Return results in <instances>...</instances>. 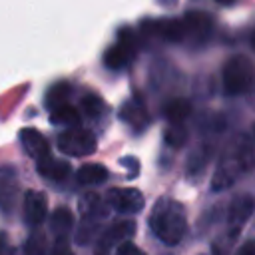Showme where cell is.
Segmentation results:
<instances>
[{
	"mask_svg": "<svg viewBox=\"0 0 255 255\" xmlns=\"http://www.w3.org/2000/svg\"><path fill=\"white\" fill-rule=\"evenodd\" d=\"M68 96H70V84L58 82V84H54L48 90V94H46V106L50 110H56V108L68 104Z\"/></svg>",
	"mask_w": 255,
	"mask_h": 255,
	"instance_id": "17",
	"label": "cell"
},
{
	"mask_svg": "<svg viewBox=\"0 0 255 255\" xmlns=\"http://www.w3.org/2000/svg\"><path fill=\"white\" fill-rule=\"evenodd\" d=\"M36 163H38V173L48 177V179L60 181V179H66L70 175V163L62 161V159H54L52 155H48V157H44Z\"/></svg>",
	"mask_w": 255,
	"mask_h": 255,
	"instance_id": "12",
	"label": "cell"
},
{
	"mask_svg": "<svg viewBox=\"0 0 255 255\" xmlns=\"http://www.w3.org/2000/svg\"><path fill=\"white\" fill-rule=\"evenodd\" d=\"M48 213V199L42 191L28 189L24 193V219L28 225L36 227L46 219Z\"/></svg>",
	"mask_w": 255,
	"mask_h": 255,
	"instance_id": "7",
	"label": "cell"
},
{
	"mask_svg": "<svg viewBox=\"0 0 255 255\" xmlns=\"http://www.w3.org/2000/svg\"><path fill=\"white\" fill-rule=\"evenodd\" d=\"M20 141H22L24 151L32 159H36V161H40V159H44V157L50 155V145H48L46 137L38 129H34V128L20 129Z\"/></svg>",
	"mask_w": 255,
	"mask_h": 255,
	"instance_id": "8",
	"label": "cell"
},
{
	"mask_svg": "<svg viewBox=\"0 0 255 255\" xmlns=\"http://www.w3.org/2000/svg\"><path fill=\"white\" fill-rule=\"evenodd\" d=\"M253 82V64L247 56H233L223 68V86L227 94H243Z\"/></svg>",
	"mask_w": 255,
	"mask_h": 255,
	"instance_id": "2",
	"label": "cell"
},
{
	"mask_svg": "<svg viewBox=\"0 0 255 255\" xmlns=\"http://www.w3.org/2000/svg\"><path fill=\"white\" fill-rule=\"evenodd\" d=\"M251 46L255 48V32H253V36H251Z\"/></svg>",
	"mask_w": 255,
	"mask_h": 255,
	"instance_id": "27",
	"label": "cell"
},
{
	"mask_svg": "<svg viewBox=\"0 0 255 255\" xmlns=\"http://www.w3.org/2000/svg\"><path fill=\"white\" fill-rule=\"evenodd\" d=\"M217 4H223V6H229V4H233L235 0H215Z\"/></svg>",
	"mask_w": 255,
	"mask_h": 255,
	"instance_id": "26",
	"label": "cell"
},
{
	"mask_svg": "<svg viewBox=\"0 0 255 255\" xmlns=\"http://www.w3.org/2000/svg\"><path fill=\"white\" fill-rule=\"evenodd\" d=\"M50 120H52V124H58V126H70V128H72V126H78V124H80V114H78L72 106L64 104V106L52 110Z\"/></svg>",
	"mask_w": 255,
	"mask_h": 255,
	"instance_id": "18",
	"label": "cell"
},
{
	"mask_svg": "<svg viewBox=\"0 0 255 255\" xmlns=\"http://www.w3.org/2000/svg\"><path fill=\"white\" fill-rule=\"evenodd\" d=\"M135 52H137V50H133L131 46H128V44H124V42L118 40L114 46H110V48L106 50V54H104V64H106L110 70H122V68H126V66L133 60Z\"/></svg>",
	"mask_w": 255,
	"mask_h": 255,
	"instance_id": "10",
	"label": "cell"
},
{
	"mask_svg": "<svg viewBox=\"0 0 255 255\" xmlns=\"http://www.w3.org/2000/svg\"><path fill=\"white\" fill-rule=\"evenodd\" d=\"M52 255H74V253L68 249V245H66V239H64V237H60V239H58V243L54 245V251H52Z\"/></svg>",
	"mask_w": 255,
	"mask_h": 255,
	"instance_id": "23",
	"label": "cell"
},
{
	"mask_svg": "<svg viewBox=\"0 0 255 255\" xmlns=\"http://www.w3.org/2000/svg\"><path fill=\"white\" fill-rule=\"evenodd\" d=\"M191 114V104L183 98H175L165 106V118L171 124H181Z\"/></svg>",
	"mask_w": 255,
	"mask_h": 255,
	"instance_id": "16",
	"label": "cell"
},
{
	"mask_svg": "<svg viewBox=\"0 0 255 255\" xmlns=\"http://www.w3.org/2000/svg\"><path fill=\"white\" fill-rule=\"evenodd\" d=\"M0 255H10V249H8V243H6V237L0 233Z\"/></svg>",
	"mask_w": 255,
	"mask_h": 255,
	"instance_id": "25",
	"label": "cell"
},
{
	"mask_svg": "<svg viewBox=\"0 0 255 255\" xmlns=\"http://www.w3.org/2000/svg\"><path fill=\"white\" fill-rule=\"evenodd\" d=\"M76 179L82 185H98L108 179V169L100 163H86L76 171Z\"/></svg>",
	"mask_w": 255,
	"mask_h": 255,
	"instance_id": "13",
	"label": "cell"
},
{
	"mask_svg": "<svg viewBox=\"0 0 255 255\" xmlns=\"http://www.w3.org/2000/svg\"><path fill=\"white\" fill-rule=\"evenodd\" d=\"M120 116H122V120H124L126 124H129L133 129H143V128L147 126V122H149L145 110H143L139 104H131V102H128V104L122 108Z\"/></svg>",
	"mask_w": 255,
	"mask_h": 255,
	"instance_id": "14",
	"label": "cell"
},
{
	"mask_svg": "<svg viewBox=\"0 0 255 255\" xmlns=\"http://www.w3.org/2000/svg\"><path fill=\"white\" fill-rule=\"evenodd\" d=\"M237 255H255V239L247 241V243L239 249V253H237Z\"/></svg>",
	"mask_w": 255,
	"mask_h": 255,
	"instance_id": "24",
	"label": "cell"
},
{
	"mask_svg": "<svg viewBox=\"0 0 255 255\" xmlns=\"http://www.w3.org/2000/svg\"><path fill=\"white\" fill-rule=\"evenodd\" d=\"M44 247H46V237L42 233H32L24 245V251L26 255H42Z\"/></svg>",
	"mask_w": 255,
	"mask_h": 255,
	"instance_id": "20",
	"label": "cell"
},
{
	"mask_svg": "<svg viewBox=\"0 0 255 255\" xmlns=\"http://www.w3.org/2000/svg\"><path fill=\"white\" fill-rule=\"evenodd\" d=\"M141 28L147 34H153L165 42H181L187 36L183 18H161V20H143Z\"/></svg>",
	"mask_w": 255,
	"mask_h": 255,
	"instance_id": "4",
	"label": "cell"
},
{
	"mask_svg": "<svg viewBox=\"0 0 255 255\" xmlns=\"http://www.w3.org/2000/svg\"><path fill=\"white\" fill-rule=\"evenodd\" d=\"M253 209H255V199L251 195H239L233 199V203L229 207V221L235 227V231L251 217Z\"/></svg>",
	"mask_w": 255,
	"mask_h": 255,
	"instance_id": "11",
	"label": "cell"
},
{
	"mask_svg": "<svg viewBox=\"0 0 255 255\" xmlns=\"http://www.w3.org/2000/svg\"><path fill=\"white\" fill-rule=\"evenodd\" d=\"M116 255H145L139 247H135L133 243H129V241H124L122 245H120V249H118V253Z\"/></svg>",
	"mask_w": 255,
	"mask_h": 255,
	"instance_id": "22",
	"label": "cell"
},
{
	"mask_svg": "<svg viewBox=\"0 0 255 255\" xmlns=\"http://www.w3.org/2000/svg\"><path fill=\"white\" fill-rule=\"evenodd\" d=\"M183 24H185L187 36H191L199 42H205L213 32V20L205 12H187L183 16Z\"/></svg>",
	"mask_w": 255,
	"mask_h": 255,
	"instance_id": "9",
	"label": "cell"
},
{
	"mask_svg": "<svg viewBox=\"0 0 255 255\" xmlns=\"http://www.w3.org/2000/svg\"><path fill=\"white\" fill-rule=\"evenodd\" d=\"M185 137H187V133H185V129H183L179 124H173V126L167 128V131H165V141H167L169 145H173V147L183 145V143H185Z\"/></svg>",
	"mask_w": 255,
	"mask_h": 255,
	"instance_id": "21",
	"label": "cell"
},
{
	"mask_svg": "<svg viewBox=\"0 0 255 255\" xmlns=\"http://www.w3.org/2000/svg\"><path fill=\"white\" fill-rule=\"evenodd\" d=\"M149 227L155 233V237L165 245H177L187 231L183 205L175 199L161 197L153 205V211L149 215Z\"/></svg>",
	"mask_w": 255,
	"mask_h": 255,
	"instance_id": "1",
	"label": "cell"
},
{
	"mask_svg": "<svg viewBox=\"0 0 255 255\" xmlns=\"http://www.w3.org/2000/svg\"><path fill=\"white\" fill-rule=\"evenodd\" d=\"M74 225V215L70 209L66 207H58L52 215H50V229L58 235V237H66L68 231L72 229Z\"/></svg>",
	"mask_w": 255,
	"mask_h": 255,
	"instance_id": "15",
	"label": "cell"
},
{
	"mask_svg": "<svg viewBox=\"0 0 255 255\" xmlns=\"http://www.w3.org/2000/svg\"><path fill=\"white\" fill-rule=\"evenodd\" d=\"M58 147L66 155L84 157V155H92L96 151L98 141L90 129H82V128L74 126V128H70L58 135Z\"/></svg>",
	"mask_w": 255,
	"mask_h": 255,
	"instance_id": "3",
	"label": "cell"
},
{
	"mask_svg": "<svg viewBox=\"0 0 255 255\" xmlns=\"http://www.w3.org/2000/svg\"><path fill=\"white\" fill-rule=\"evenodd\" d=\"M133 233H135V221H131V219L114 223L110 229L104 231V235H102V239H100V243H98L96 255H108L112 247L122 245V243H124L126 239H129Z\"/></svg>",
	"mask_w": 255,
	"mask_h": 255,
	"instance_id": "6",
	"label": "cell"
},
{
	"mask_svg": "<svg viewBox=\"0 0 255 255\" xmlns=\"http://www.w3.org/2000/svg\"><path fill=\"white\" fill-rule=\"evenodd\" d=\"M106 199L120 213H137L143 209V195L135 187H112Z\"/></svg>",
	"mask_w": 255,
	"mask_h": 255,
	"instance_id": "5",
	"label": "cell"
},
{
	"mask_svg": "<svg viewBox=\"0 0 255 255\" xmlns=\"http://www.w3.org/2000/svg\"><path fill=\"white\" fill-rule=\"evenodd\" d=\"M82 106H84V110H86V114H88L90 118H96V116H100V114L104 112V102H102V98L96 96V94L84 96V98H82Z\"/></svg>",
	"mask_w": 255,
	"mask_h": 255,
	"instance_id": "19",
	"label": "cell"
}]
</instances>
